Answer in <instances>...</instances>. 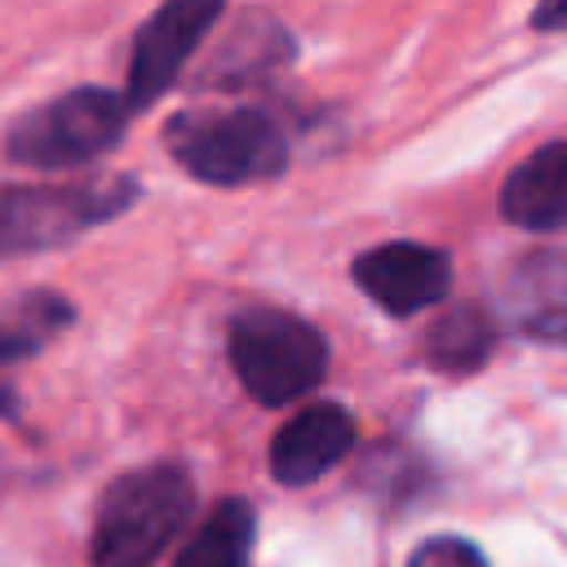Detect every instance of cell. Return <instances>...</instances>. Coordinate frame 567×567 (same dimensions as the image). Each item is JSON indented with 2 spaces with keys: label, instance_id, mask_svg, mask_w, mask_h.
<instances>
[{
  "label": "cell",
  "instance_id": "cell-3",
  "mask_svg": "<svg viewBox=\"0 0 567 567\" xmlns=\"http://www.w3.org/2000/svg\"><path fill=\"white\" fill-rule=\"evenodd\" d=\"M133 115L137 111L128 93L80 84L13 115L0 137V155L18 168H40V173L84 168L124 142Z\"/></svg>",
  "mask_w": 567,
  "mask_h": 567
},
{
  "label": "cell",
  "instance_id": "cell-1",
  "mask_svg": "<svg viewBox=\"0 0 567 567\" xmlns=\"http://www.w3.org/2000/svg\"><path fill=\"white\" fill-rule=\"evenodd\" d=\"M182 173L204 186H257L288 168V128L261 106H190L159 133Z\"/></svg>",
  "mask_w": 567,
  "mask_h": 567
},
{
  "label": "cell",
  "instance_id": "cell-16",
  "mask_svg": "<svg viewBox=\"0 0 567 567\" xmlns=\"http://www.w3.org/2000/svg\"><path fill=\"white\" fill-rule=\"evenodd\" d=\"M532 27L536 31H563L567 27V0H536Z\"/></svg>",
  "mask_w": 567,
  "mask_h": 567
},
{
  "label": "cell",
  "instance_id": "cell-4",
  "mask_svg": "<svg viewBox=\"0 0 567 567\" xmlns=\"http://www.w3.org/2000/svg\"><path fill=\"white\" fill-rule=\"evenodd\" d=\"M137 195V182L124 173L80 182H9L0 186V261L53 252L128 213Z\"/></svg>",
  "mask_w": 567,
  "mask_h": 567
},
{
  "label": "cell",
  "instance_id": "cell-12",
  "mask_svg": "<svg viewBox=\"0 0 567 567\" xmlns=\"http://www.w3.org/2000/svg\"><path fill=\"white\" fill-rule=\"evenodd\" d=\"M257 545V509L244 496H226L177 549L173 567H248Z\"/></svg>",
  "mask_w": 567,
  "mask_h": 567
},
{
  "label": "cell",
  "instance_id": "cell-11",
  "mask_svg": "<svg viewBox=\"0 0 567 567\" xmlns=\"http://www.w3.org/2000/svg\"><path fill=\"white\" fill-rule=\"evenodd\" d=\"M288 58H292L288 31H284L275 18H266V13H252V18L244 13V22H235L230 35L213 49L208 66L199 71V84H213V89H221V93H235V89H244V84L266 80V75L279 71Z\"/></svg>",
  "mask_w": 567,
  "mask_h": 567
},
{
  "label": "cell",
  "instance_id": "cell-7",
  "mask_svg": "<svg viewBox=\"0 0 567 567\" xmlns=\"http://www.w3.org/2000/svg\"><path fill=\"white\" fill-rule=\"evenodd\" d=\"M350 275L394 319H408V315L443 301L452 288L447 252H439L430 244H412V239H394V244H377V248L359 252Z\"/></svg>",
  "mask_w": 567,
  "mask_h": 567
},
{
  "label": "cell",
  "instance_id": "cell-13",
  "mask_svg": "<svg viewBox=\"0 0 567 567\" xmlns=\"http://www.w3.org/2000/svg\"><path fill=\"white\" fill-rule=\"evenodd\" d=\"M496 350V323L483 306H452L443 310V319H434V328L425 332V359L439 372H474L492 359Z\"/></svg>",
  "mask_w": 567,
  "mask_h": 567
},
{
  "label": "cell",
  "instance_id": "cell-2",
  "mask_svg": "<svg viewBox=\"0 0 567 567\" xmlns=\"http://www.w3.org/2000/svg\"><path fill=\"white\" fill-rule=\"evenodd\" d=\"M195 478L177 461H151L120 474L93 514V567H151L190 523Z\"/></svg>",
  "mask_w": 567,
  "mask_h": 567
},
{
  "label": "cell",
  "instance_id": "cell-14",
  "mask_svg": "<svg viewBox=\"0 0 567 567\" xmlns=\"http://www.w3.org/2000/svg\"><path fill=\"white\" fill-rule=\"evenodd\" d=\"M71 319H75V306L66 297H58V292L18 297V306L0 323V372L9 363H18V359H31L35 350H44Z\"/></svg>",
  "mask_w": 567,
  "mask_h": 567
},
{
  "label": "cell",
  "instance_id": "cell-9",
  "mask_svg": "<svg viewBox=\"0 0 567 567\" xmlns=\"http://www.w3.org/2000/svg\"><path fill=\"white\" fill-rule=\"evenodd\" d=\"M501 310L523 337L567 346V248H536L509 261Z\"/></svg>",
  "mask_w": 567,
  "mask_h": 567
},
{
  "label": "cell",
  "instance_id": "cell-6",
  "mask_svg": "<svg viewBox=\"0 0 567 567\" xmlns=\"http://www.w3.org/2000/svg\"><path fill=\"white\" fill-rule=\"evenodd\" d=\"M221 13H226V0H159L155 4V13L133 35L128 84H124L133 111L155 106L177 84V75L186 71V62L208 40Z\"/></svg>",
  "mask_w": 567,
  "mask_h": 567
},
{
  "label": "cell",
  "instance_id": "cell-15",
  "mask_svg": "<svg viewBox=\"0 0 567 567\" xmlns=\"http://www.w3.org/2000/svg\"><path fill=\"white\" fill-rule=\"evenodd\" d=\"M408 567H487V558L465 536H430L412 549Z\"/></svg>",
  "mask_w": 567,
  "mask_h": 567
},
{
  "label": "cell",
  "instance_id": "cell-5",
  "mask_svg": "<svg viewBox=\"0 0 567 567\" xmlns=\"http://www.w3.org/2000/svg\"><path fill=\"white\" fill-rule=\"evenodd\" d=\"M226 354H230L239 385L266 408L297 403L328 372V337L301 315L279 310V306L239 310L230 319Z\"/></svg>",
  "mask_w": 567,
  "mask_h": 567
},
{
  "label": "cell",
  "instance_id": "cell-10",
  "mask_svg": "<svg viewBox=\"0 0 567 567\" xmlns=\"http://www.w3.org/2000/svg\"><path fill=\"white\" fill-rule=\"evenodd\" d=\"M501 217L518 230L567 226V142L532 151L501 186Z\"/></svg>",
  "mask_w": 567,
  "mask_h": 567
},
{
  "label": "cell",
  "instance_id": "cell-8",
  "mask_svg": "<svg viewBox=\"0 0 567 567\" xmlns=\"http://www.w3.org/2000/svg\"><path fill=\"white\" fill-rule=\"evenodd\" d=\"M359 439L354 416L341 403H310L288 416L270 443V478L284 487H306L337 470Z\"/></svg>",
  "mask_w": 567,
  "mask_h": 567
}]
</instances>
